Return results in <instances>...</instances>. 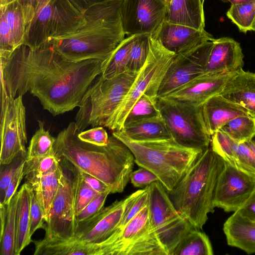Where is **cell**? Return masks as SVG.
<instances>
[{"instance_id": "1f68e13d", "label": "cell", "mask_w": 255, "mask_h": 255, "mask_svg": "<svg viewBox=\"0 0 255 255\" xmlns=\"http://www.w3.org/2000/svg\"><path fill=\"white\" fill-rule=\"evenodd\" d=\"M60 160L54 153L40 158L26 160L24 166L25 183L31 185L42 177L56 170Z\"/></svg>"}, {"instance_id": "277c9868", "label": "cell", "mask_w": 255, "mask_h": 255, "mask_svg": "<svg viewBox=\"0 0 255 255\" xmlns=\"http://www.w3.org/2000/svg\"><path fill=\"white\" fill-rule=\"evenodd\" d=\"M225 164L210 145L167 192L177 211L196 229L202 230L208 214L214 212L217 186Z\"/></svg>"}, {"instance_id": "6f0895ef", "label": "cell", "mask_w": 255, "mask_h": 255, "mask_svg": "<svg viewBox=\"0 0 255 255\" xmlns=\"http://www.w3.org/2000/svg\"><path fill=\"white\" fill-rule=\"evenodd\" d=\"M253 30V31H255V21L252 26V30Z\"/></svg>"}, {"instance_id": "bcb514c9", "label": "cell", "mask_w": 255, "mask_h": 255, "mask_svg": "<svg viewBox=\"0 0 255 255\" xmlns=\"http://www.w3.org/2000/svg\"><path fill=\"white\" fill-rule=\"evenodd\" d=\"M130 181L134 187L141 188L147 186L159 180L151 171L144 167H139L138 169L131 172Z\"/></svg>"}, {"instance_id": "681fc988", "label": "cell", "mask_w": 255, "mask_h": 255, "mask_svg": "<svg viewBox=\"0 0 255 255\" xmlns=\"http://www.w3.org/2000/svg\"><path fill=\"white\" fill-rule=\"evenodd\" d=\"M80 172L84 180L93 189L99 193L107 192L111 193L110 187L106 184L91 175L81 171Z\"/></svg>"}, {"instance_id": "4fadbf2b", "label": "cell", "mask_w": 255, "mask_h": 255, "mask_svg": "<svg viewBox=\"0 0 255 255\" xmlns=\"http://www.w3.org/2000/svg\"><path fill=\"white\" fill-rule=\"evenodd\" d=\"M0 165L10 163L22 153H27L25 108L22 96L12 97L1 89Z\"/></svg>"}, {"instance_id": "db71d44e", "label": "cell", "mask_w": 255, "mask_h": 255, "mask_svg": "<svg viewBox=\"0 0 255 255\" xmlns=\"http://www.w3.org/2000/svg\"><path fill=\"white\" fill-rule=\"evenodd\" d=\"M245 143L250 147L255 155V144L251 140L245 142Z\"/></svg>"}, {"instance_id": "816d5d0a", "label": "cell", "mask_w": 255, "mask_h": 255, "mask_svg": "<svg viewBox=\"0 0 255 255\" xmlns=\"http://www.w3.org/2000/svg\"><path fill=\"white\" fill-rule=\"evenodd\" d=\"M23 6L30 8L35 14L50 0H17Z\"/></svg>"}, {"instance_id": "ffe728a7", "label": "cell", "mask_w": 255, "mask_h": 255, "mask_svg": "<svg viewBox=\"0 0 255 255\" xmlns=\"http://www.w3.org/2000/svg\"><path fill=\"white\" fill-rule=\"evenodd\" d=\"M151 36L168 51L178 54L190 50L213 38L205 30L164 21Z\"/></svg>"}, {"instance_id": "d6a6232c", "label": "cell", "mask_w": 255, "mask_h": 255, "mask_svg": "<svg viewBox=\"0 0 255 255\" xmlns=\"http://www.w3.org/2000/svg\"><path fill=\"white\" fill-rule=\"evenodd\" d=\"M220 130L238 143L245 142L255 134V119L250 115L239 116L230 120Z\"/></svg>"}, {"instance_id": "74e56055", "label": "cell", "mask_w": 255, "mask_h": 255, "mask_svg": "<svg viewBox=\"0 0 255 255\" xmlns=\"http://www.w3.org/2000/svg\"><path fill=\"white\" fill-rule=\"evenodd\" d=\"M150 35H137L130 50L127 71L137 73L145 64L150 49Z\"/></svg>"}, {"instance_id": "f907efd6", "label": "cell", "mask_w": 255, "mask_h": 255, "mask_svg": "<svg viewBox=\"0 0 255 255\" xmlns=\"http://www.w3.org/2000/svg\"><path fill=\"white\" fill-rule=\"evenodd\" d=\"M72 5L80 12L84 13L91 6L111 0H68Z\"/></svg>"}, {"instance_id": "8fae6325", "label": "cell", "mask_w": 255, "mask_h": 255, "mask_svg": "<svg viewBox=\"0 0 255 255\" xmlns=\"http://www.w3.org/2000/svg\"><path fill=\"white\" fill-rule=\"evenodd\" d=\"M106 244L107 255H168L150 225L149 203Z\"/></svg>"}, {"instance_id": "5bb4252c", "label": "cell", "mask_w": 255, "mask_h": 255, "mask_svg": "<svg viewBox=\"0 0 255 255\" xmlns=\"http://www.w3.org/2000/svg\"><path fill=\"white\" fill-rule=\"evenodd\" d=\"M213 45L207 41L174 57L160 84L157 97H165L196 77L203 74Z\"/></svg>"}, {"instance_id": "30bf717a", "label": "cell", "mask_w": 255, "mask_h": 255, "mask_svg": "<svg viewBox=\"0 0 255 255\" xmlns=\"http://www.w3.org/2000/svg\"><path fill=\"white\" fill-rule=\"evenodd\" d=\"M148 188L150 225L168 255H171L182 238L195 228L177 211L159 181Z\"/></svg>"}, {"instance_id": "52a82bcc", "label": "cell", "mask_w": 255, "mask_h": 255, "mask_svg": "<svg viewBox=\"0 0 255 255\" xmlns=\"http://www.w3.org/2000/svg\"><path fill=\"white\" fill-rule=\"evenodd\" d=\"M175 55L150 35V49L146 62L105 128L112 131L121 130L131 108L142 95L157 98L160 84Z\"/></svg>"}, {"instance_id": "f35d334b", "label": "cell", "mask_w": 255, "mask_h": 255, "mask_svg": "<svg viewBox=\"0 0 255 255\" xmlns=\"http://www.w3.org/2000/svg\"><path fill=\"white\" fill-rule=\"evenodd\" d=\"M238 142L221 130L211 135L210 146L226 162L235 166V150Z\"/></svg>"}, {"instance_id": "f546056e", "label": "cell", "mask_w": 255, "mask_h": 255, "mask_svg": "<svg viewBox=\"0 0 255 255\" xmlns=\"http://www.w3.org/2000/svg\"><path fill=\"white\" fill-rule=\"evenodd\" d=\"M18 191L6 205L5 223L0 230V255H16V211Z\"/></svg>"}, {"instance_id": "ee69618b", "label": "cell", "mask_w": 255, "mask_h": 255, "mask_svg": "<svg viewBox=\"0 0 255 255\" xmlns=\"http://www.w3.org/2000/svg\"><path fill=\"white\" fill-rule=\"evenodd\" d=\"M79 138L82 141L99 146L106 145L109 136L103 127H96L78 133Z\"/></svg>"}, {"instance_id": "9c48e42d", "label": "cell", "mask_w": 255, "mask_h": 255, "mask_svg": "<svg viewBox=\"0 0 255 255\" xmlns=\"http://www.w3.org/2000/svg\"><path fill=\"white\" fill-rule=\"evenodd\" d=\"M157 105L172 138L188 147L204 150L210 145L200 106L165 97L157 98Z\"/></svg>"}, {"instance_id": "4dcf8cb0", "label": "cell", "mask_w": 255, "mask_h": 255, "mask_svg": "<svg viewBox=\"0 0 255 255\" xmlns=\"http://www.w3.org/2000/svg\"><path fill=\"white\" fill-rule=\"evenodd\" d=\"M208 236L199 230L193 229L180 241L171 255H213Z\"/></svg>"}, {"instance_id": "7c38bea8", "label": "cell", "mask_w": 255, "mask_h": 255, "mask_svg": "<svg viewBox=\"0 0 255 255\" xmlns=\"http://www.w3.org/2000/svg\"><path fill=\"white\" fill-rule=\"evenodd\" d=\"M60 163L63 174L43 229L45 237L69 240L73 237L77 225L74 209L77 168L64 159Z\"/></svg>"}, {"instance_id": "6da1fadb", "label": "cell", "mask_w": 255, "mask_h": 255, "mask_svg": "<svg viewBox=\"0 0 255 255\" xmlns=\"http://www.w3.org/2000/svg\"><path fill=\"white\" fill-rule=\"evenodd\" d=\"M103 61H70L48 41L32 49L22 44L0 60V84L16 97L29 92L53 116L78 107L88 88L102 74Z\"/></svg>"}, {"instance_id": "91938a15", "label": "cell", "mask_w": 255, "mask_h": 255, "mask_svg": "<svg viewBox=\"0 0 255 255\" xmlns=\"http://www.w3.org/2000/svg\"><path fill=\"white\" fill-rule=\"evenodd\" d=\"M201 0V2L203 4L204 0Z\"/></svg>"}, {"instance_id": "603a6c76", "label": "cell", "mask_w": 255, "mask_h": 255, "mask_svg": "<svg viewBox=\"0 0 255 255\" xmlns=\"http://www.w3.org/2000/svg\"><path fill=\"white\" fill-rule=\"evenodd\" d=\"M219 95L244 108L255 119V73L243 69L237 72Z\"/></svg>"}, {"instance_id": "d590c367", "label": "cell", "mask_w": 255, "mask_h": 255, "mask_svg": "<svg viewBox=\"0 0 255 255\" xmlns=\"http://www.w3.org/2000/svg\"><path fill=\"white\" fill-rule=\"evenodd\" d=\"M226 14L240 31L246 33L248 31L252 30L255 21V0L231 4Z\"/></svg>"}, {"instance_id": "ab89813d", "label": "cell", "mask_w": 255, "mask_h": 255, "mask_svg": "<svg viewBox=\"0 0 255 255\" xmlns=\"http://www.w3.org/2000/svg\"><path fill=\"white\" fill-rule=\"evenodd\" d=\"M99 194L84 180L77 169L75 176L74 209L75 216L79 214Z\"/></svg>"}, {"instance_id": "44dd1931", "label": "cell", "mask_w": 255, "mask_h": 255, "mask_svg": "<svg viewBox=\"0 0 255 255\" xmlns=\"http://www.w3.org/2000/svg\"><path fill=\"white\" fill-rule=\"evenodd\" d=\"M204 74L237 73L243 70L244 55L240 44L228 37L212 39Z\"/></svg>"}, {"instance_id": "c3c4849f", "label": "cell", "mask_w": 255, "mask_h": 255, "mask_svg": "<svg viewBox=\"0 0 255 255\" xmlns=\"http://www.w3.org/2000/svg\"><path fill=\"white\" fill-rule=\"evenodd\" d=\"M238 211L244 217L255 223V190Z\"/></svg>"}, {"instance_id": "7dc6e473", "label": "cell", "mask_w": 255, "mask_h": 255, "mask_svg": "<svg viewBox=\"0 0 255 255\" xmlns=\"http://www.w3.org/2000/svg\"><path fill=\"white\" fill-rule=\"evenodd\" d=\"M25 162L21 165L15 176L10 182L6 192L3 205H7L13 196L17 192L16 190L20 184L24 175V166Z\"/></svg>"}, {"instance_id": "e575fe53", "label": "cell", "mask_w": 255, "mask_h": 255, "mask_svg": "<svg viewBox=\"0 0 255 255\" xmlns=\"http://www.w3.org/2000/svg\"><path fill=\"white\" fill-rule=\"evenodd\" d=\"M148 201V185L127 197L120 222L114 233H121L127 224L147 204Z\"/></svg>"}, {"instance_id": "9a60e30c", "label": "cell", "mask_w": 255, "mask_h": 255, "mask_svg": "<svg viewBox=\"0 0 255 255\" xmlns=\"http://www.w3.org/2000/svg\"><path fill=\"white\" fill-rule=\"evenodd\" d=\"M168 4L165 0H124L120 18L124 33L154 34L165 20Z\"/></svg>"}, {"instance_id": "60d3db41", "label": "cell", "mask_w": 255, "mask_h": 255, "mask_svg": "<svg viewBox=\"0 0 255 255\" xmlns=\"http://www.w3.org/2000/svg\"><path fill=\"white\" fill-rule=\"evenodd\" d=\"M27 153H22L15 157L10 163L0 165V204H3L7 188L22 164L26 160Z\"/></svg>"}, {"instance_id": "8d00e7d4", "label": "cell", "mask_w": 255, "mask_h": 255, "mask_svg": "<svg viewBox=\"0 0 255 255\" xmlns=\"http://www.w3.org/2000/svg\"><path fill=\"white\" fill-rule=\"evenodd\" d=\"M160 116L161 114L157 105V98L144 94L133 105L125 119L124 124Z\"/></svg>"}, {"instance_id": "f1b7e54d", "label": "cell", "mask_w": 255, "mask_h": 255, "mask_svg": "<svg viewBox=\"0 0 255 255\" xmlns=\"http://www.w3.org/2000/svg\"><path fill=\"white\" fill-rule=\"evenodd\" d=\"M137 35L129 36L119 45L112 55L103 61L101 75L111 79L126 72L130 50Z\"/></svg>"}, {"instance_id": "ac0fdd59", "label": "cell", "mask_w": 255, "mask_h": 255, "mask_svg": "<svg viewBox=\"0 0 255 255\" xmlns=\"http://www.w3.org/2000/svg\"><path fill=\"white\" fill-rule=\"evenodd\" d=\"M126 198L116 200L103 207L91 218L77 223L71 240L78 242L99 244L109 238L116 231L120 222Z\"/></svg>"}, {"instance_id": "e0dca14e", "label": "cell", "mask_w": 255, "mask_h": 255, "mask_svg": "<svg viewBox=\"0 0 255 255\" xmlns=\"http://www.w3.org/2000/svg\"><path fill=\"white\" fill-rule=\"evenodd\" d=\"M0 57L4 60L24 44L27 28L35 14L17 0L0 5Z\"/></svg>"}, {"instance_id": "8992f818", "label": "cell", "mask_w": 255, "mask_h": 255, "mask_svg": "<svg viewBox=\"0 0 255 255\" xmlns=\"http://www.w3.org/2000/svg\"><path fill=\"white\" fill-rule=\"evenodd\" d=\"M138 72L127 71L109 79L104 78L101 74L98 76L87 89L78 107L74 122L78 131L81 132L90 127H104Z\"/></svg>"}, {"instance_id": "7a4b0ae2", "label": "cell", "mask_w": 255, "mask_h": 255, "mask_svg": "<svg viewBox=\"0 0 255 255\" xmlns=\"http://www.w3.org/2000/svg\"><path fill=\"white\" fill-rule=\"evenodd\" d=\"M78 133L75 122H71L56 137L54 154L106 184L111 193L123 192L135 163L130 150L112 134L106 145L99 146L81 140Z\"/></svg>"}, {"instance_id": "4316f807", "label": "cell", "mask_w": 255, "mask_h": 255, "mask_svg": "<svg viewBox=\"0 0 255 255\" xmlns=\"http://www.w3.org/2000/svg\"><path fill=\"white\" fill-rule=\"evenodd\" d=\"M18 192L16 211V255L33 242L30 236V194L29 185L24 183Z\"/></svg>"}, {"instance_id": "680465c9", "label": "cell", "mask_w": 255, "mask_h": 255, "mask_svg": "<svg viewBox=\"0 0 255 255\" xmlns=\"http://www.w3.org/2000/svg\"><path fill=\"white\" fill-rule=\"evenodd\" d=\"M165 0L167 2V3H168H168L170 2V1H171V0Z\"/></svg>"}, {"instance_id": "d4e9b609", "label": "cell", "mask_w": 255, "mask_h": 255, "mask_svg": "<svg viewBox=\"0 0 255 255\" xmlns=\"http://www.w3.org/2000/svg\"><path fill=\"white\" fill-rule=\"evenodd\" d=\"M164 21L203 30V4L200 0H171Z\"/></svg>"}, {"instance_id": "d6986e66", "label": "cell", "mask_w": 255, "mask_h": 255, "mask_svg": "<svg viewBox=\"0 0 255 255\" xmlns=\"http://www.w3.org/2000/svg\"><path fill=\"white\" fill-rule=\"evenodd\" d=\"M236 73L203 74L175 90L165 97L200 106L212 97L219 94L227 83Z\"/></svg>"}, {"instance_id": "11a10c76", "label": "cell", "mask_w": 255, "mask_h": 255, "mask_svg": "<svg viewBox=\"0 0 255 255\" xmlns=\"http://www.w3.org/2000/svg\"><path fill=\"white\" fill-rule=\"evenodd\" d=\"M14 0H0V5H5L13 1Z\"/></svg>"}, {"instance_id": "9f6ffc18", "label": "cell", "mask_w": 255, "mask_h": 255, "mask_svg": "<svg viewBox=\"0 0 255 255\" xmlns=\"http://www.w3.org/2000/svg\"><path fill=\"white\" fill-rule=\"evenodd\" d=\"M250 140L255 144V134L253 136Z\"/></svg>"}, {"instance_id": "ba28073f", "label": "cell", "mask_w": 255, "mask_h": 255, "mask_svg": "<svg viewBox=\"0 0 255 255\" xmlns=\"http://www.w3.org/2000/svg\"><path fill=\"white\" fill-rule=\"evenodd\" d=\"M84 14L68 0H50L28 25L24 44L36 49L50 39L73 33L86 23Z\"/></svg>"}, {"instance_id": "b9f144b4", "label": "cell", "mask_w": 255, "mask_h": 255, "mask_svg": "<svg viewBox=\"0 0 255 255\" xmlns=\"http://www.w3.org/2000/svg\"><path fill=\"white\" fill-rule=\"evenodd\" d=\"M235 167L255 176V155L245 143H237L235 150Z\"/></svg>"}, {"instance_id": "cb8c5ba5", "label": "cell", "mask_w": 255, "mask_h": 255, "mask_svg": "<svg viewBox=\"0 0 255 255\" xmlns=\"http://www.w3.org/2000/svg\"><path fill=\"white\" fill-rule=\"evenodd\" d=\"M228 245L240 249L248 254H255V223L243 216L238 211L223 226Z\"/></svg>"}, {"instance_id": "7bdbcfd3", "label": "cell", "mask_w": 255, "mask_h": 255, "mask_svg": "<svg viewBox=\"0 0 255 255\" xmlns=\"http://www.w3.org/2000/svg\"><path fill=\"white\" fill-rule=\"evenodd\" d=\"M30 236L39 229H43L45 221L42 209L37 201L33 190L30 187Z\"/></svg>"}, {"instance_id": "f6af8a7d", "label": "cell", "mask_w": 255, "mask_h": 255, "mask_svg": "<svg viewBox=\"0 0 255 255\" xmlns=\"http://www.w3.org/2000/svg\"><path fill=\"white\" fill-rule=\"evenodd\" d=\"M110 192L99 194L79 214L75 216L77 223L85 221L100 211L103 207L106 198Z\"/></svg>"}, {"instance_id": "5b68a950", "label": "cell", "mask_w": 255, "mask_h": 255, "mask_svg": "<svg viewBox=\"0 0 255 255\" xmlns=\"http://www.w3.org/2000/svg\"><path fill=\"white\" fill-rule=\"evenodd\" d=\"M112 134L129 148L135 163L153 173L167 192L173 189L204 151L183 146L172 138L136 141L120 131Z\"/></svg>"}, {"instance_id": "83f0119b", "label": "cell", "mask_w": 255, "mask_h": 255, "mask_svg": "<svg viewBox=\"0 0 255 255\" xmlns=\"http://www.w3.org/2000/svg\"><path fill=\"white\" fill-rule=\"evenodd\" d=\"M63 174V167L60 165L54 171L47 174L31 185H28L34 192L43 212L46 222L57 192Z\"/></svg>"}, {"instance_id": "836d02e7", "label": "cell", "mask_w": 255, "mask_h": 255, "mask_svg": "<svg viewBox=\"0 0 255 255\" xmlns=\"http://www.w3.org/2000/svg\"><path fill=\"white\" fill-rule=\"evenodd\" d=\"M38 128L30 139L27 151L26 160L44 157L54 153L56 138L46 130L44 124L38 121Z\"/></svg>"}, {"instance_id": "3957f363", "label": "cell", "mask_w": 255, "mask_h": 255, "mask_svg": "<svg viewBox=\"0 0 255 255\" xmlns=\"http://www.w3.org/2000/svg\"><path fill=\"white\" fill-rule=\"evenodd\" d=\"M123 0H111L91 6L84 13L86 22L83 26L48 42L58 53L73 62L105 60L125 39L120 18Z\"/></svg>"}, {"instance_id": "484cf974", "label": "cell", "mask_w": 255, "mask_h": 255, "mask_svg": "<svg viewBox=\"0 0 255 255\" xmlns=\"http://www.w3.org/2000/svg\"><path fill=\"white\" fill-rule=\"evenodd\" d=\"M120 131L136 141H149L172 138L161 115L124 124Z\"/></svg>"}, {"instance_id": "2e32d148", "label": "cell", "mask_w": 255, "mask_h": 255, "mask_svg": "<svg viewBox=\"0 0 255 255\" xmlns=\"http://www.w3.org/2000/svg\"><path fill=\"white\" fill-rule=\"evenodd\" d=\"M255 190V176L226 162L217 186L215 207L225 212H235Z\"/></svg>"}, {"instance_id": "f5cc1de1", "label": "cell", "mask_w": 255, "mask_h": 255, "mask_svg": "<svg viewBox=\"0 0 255 255\" xmlns=\"http://www.w3.org/2000/svg\"><path fill=\"white\" fill-rule=\"evenodd\" d=\"M223 2H230L232 4H241L249 2L255 0H222Z\"/></svg>"}, {"instance_id": "7402d4cb", "label": "cell", "mask_w": 255, "mask_h": 255, "mask_svg": "<svg viewBox=\"0 0 255 255\" xmlns=\"http://www.w3.org/2000/svg\"><path fill=\"white\" fill-rule=\"evenodd\" d=\"M200 108L205 128L211 136L234 118L250 115L244 108L219 94L207 100Z\"/></svg>"}]
</instances>
